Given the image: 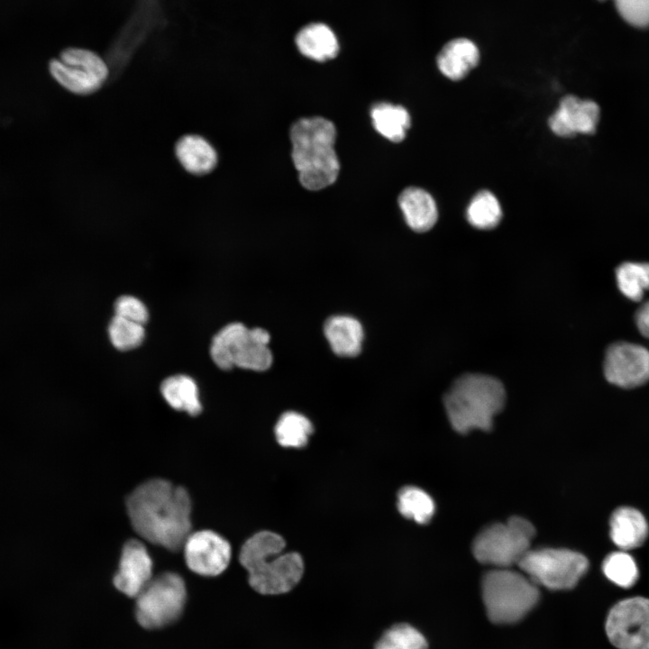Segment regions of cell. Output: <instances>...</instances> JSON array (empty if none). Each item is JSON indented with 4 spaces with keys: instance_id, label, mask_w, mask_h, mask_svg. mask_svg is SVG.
Here are the masks:
<instances>
[{
    "instance_id": "30",
    "label": "cell",
    "mask_w": 649,
    "mask_h": 649,
    "mask_svg": "<svg viewBox=\"0 0 649 649\" xmlns=\"http://www.w3.org/2000/svg\"><path fill=\"white\" fill-rule=\"evenodd\" d=\"M108 334L114 347L125 352L142 344L145 330L143 324L114 315L108 325Z\"/></svg>"
},
{
    "instance_id": "24",
    "label": "cell",
    "mask_w": 649,
    "mask_h": 649,
    "mask_svg": "<svg viewBox=\"0 0 649 649\" xmlns=\"http://www.w3.org/2000/svg\"><path fill=\"white\" fill-rule=\"evenodd\" d=\"M313 433V425L307 417L295 411L281 415L275 425V436L284 447H304Z\"/></svg>"
},
{
    "instance_id": "4",
    "label": "cell",
    "mask_w": 649,
    "mask_h": 649,
    "mask_svg": "<svg viewBox=\"0 0 649 649\" xmlns=\"http://www.w3.org/2000/svg\"><path fill=\"white\" fill-rule=\"evenodd\" d=\"M505 399V389L498 379L470 373L452 383L443 397V405L453 429L465 434L473 429H491Z\"/></svg>"
},
{
    "instance_id": "12",
    "label": "cell",
    "mask_w": 649,
    "mask_h": 649,
    "mask_svg": "<svg viewBox=\"0 0 649 649\" xmlns=\"http://www.w3.org/2000/svg\"><path fill=\"white\" fill-rule=\"evenodd\" d=\"M604 375L611 384L625 388L646 383L649 380V350L626 342L611 344L605 355Z\"/></svg>"
},
{
    "instance_id": "11",
    "label": "cell",
    "mask_w": 649,
    "mask_h": 649,
    "mask_svg": "<svg viewBox=\"0 0 649 649\" xmlns=\"http://www.w3.org/2000/svg\"><path fill=\"white\" fill-rule=\"evenodd\" d=\"M606 635L617 649H649V599L632 597L608 611Z\"/></svg>"
},
{
    "instance_id": "8",
    "label": "cell",
    "mask_w": 649,
    "mask_h": 649,
    "mask_svg": "<svg viewBox=\"0 0 649 649\" xmlns=\"http://www.w3.org/2000/svg\"><path fill=\"white\" fill-rule=\"evenodd\" d=\"M187 589L182 577L164 572L152 578L136 597L135 617L146 629H159L173 624L183 613Z\"/></svg>"
},
{
    "instance_id": "21",
    "label": "cell",
    "mask_w": 649,
    "mask_h": 649,
    "mask_svg": "<svg viewBox=\"0 0 649 649\" xmlns=\"http://www.w3.org/2000/svg\"><path fill=\"white\" fill-rule=\"evenodd\" d=\"M296 43L303 55L316 61L334 59L339 51L334 33L324 23H311L302 28L297 34Z\"/></svg>"
},
{
    "instance_id": "23",
    "label": "cell",
    "mask_w": 649,
    "mask_h": 649,
    "mask_svg": "<svg viewBox=\"0 0 649 649\" xmlns=\"http://www.w3.org/2000/svg\"><path fill=\"white\" fill-rule=\"evenodd\" d=\"M370 117L375 130L393 142L403 141L411 124L410 115L405 107L388 103L374 105Z\"/></svg>"
},
{
    "instance_id": "5",
    "label": "cell",
    "mask_w": 649,
    "mask_h": 649,
    "mask_svg": "<svg viewBox=\"0 0 649 649\" xmlns=\"http://www.w3.org/2000/svg\"><path fill=\"white\" fill-rule=\"evenodd\" d=\"M481 593L487 617L497 625L521 621L540 599L539 586L524 572L510 568L488 571L482 579Z\"/></svg>"
},
{
    "instance_id": "6",
    "label": "cell",
    "mask_w": 649,
    "mask_h": 649,
    "mask_svg": "<svg viewBox=\"0 0 649 649\" xmlns=\"http://www.w3.org/2000/svg\"><path fill=\"white\" fill-rule=\"evenodd\" d=\"M270 341V335L265 329H249L241 323H232L213 337L210 355L215 365L224 370L238 367L264 371L270 369L273 361Z\"/></svg>"
},
{
    "instance_id": "1",
    "label": "cell",
    "mask_w": 649,
    "mask_h": 649,
    "mask_svg": "<svg viewBox=\"0 0 649 649\" xmlns=\"http://www.w3.org/2000/svg\"><path fill=\"white\" fill-rule=\"evenodd\" d=\"M191 505L186 489L163 479L142 483L126 498L134 531L171 552L181 549L191 534Z\"/></svg>"
},
{
    "instance_id": "26",
    "label": "cell",
    "mask_w": 649,
    "mask_h": 649,
    "mask_svg": "<svg viewBox=\"0 0 649 649\" xmlns=\"http://www.w3.org/2000/svg\"><path fill=\"white\" fill-rule=\"evenodd\" d=\"M468 222L475 228L489 230L496 227L502 217L498 198L488 190L478 192L471 200L466 213Z\"/></svg>"
},
{
    "instance_id": "29",
    "label": "cell",
    "mask_w": 649,
    "mask_h": 649,
    "mask_svg": "<svg viewBox=\"0 0 649 649\" xmlns=\"http://www.w3.org/2000/svg\"><path fill=\"white\" fill-rule=\"evenodd\" d=\"M607 579L621 588H630L637 580L639 571L634 558L623 551L608 554L602 564Z\"/></svg>"
},
{
    "instance_id": "10",
    "label": "cell",
    "mask_w": 649,
    "mask_h": 649,
    "mask_svg": "<svg viewBox=\"0 0 649 649\" xmlns=\"http://www.w3.org/2000/svg\"><path fill=\"white\" fill-rule=\"evenodd\" d=\"M49 71L59 85L78 96L94 94L109 76L108 65L101 56L78 47L62 50L50 61Z\"/></svg>"
},
{
    "instance_id": "31",
    "label": "cell",
    "mask_w": 649,
    "mask_h": 649,
    "mask_svg": "<svg viewBox=\"0 0 649 649\" xmlns=\"http://www.w3.org/2000/svg\"><path fill=\"white\" fill-rule=\"evenodd\" d=\"M617 10L628 23L636 27L649 26V0H614Z\"/></svg>"
},
{
    "instance_id": "19",
    "label": "cell",
    "mask_w": 649,
    "mask_h": 649,
    "mask_svg": "<svg viewBox=\"0 0 649 649\" xmlns=\"http://www.w3.org/2000/svg\"><path fill=\"white\" fill-rule=\"evenodd\" d=\"M398 205L408 226L418 233L430 230L438 212L432 196L423 188L408 187L398 197Z\"/></svg>"
},
{
    "instance_id": "33",
    "label": "cell",
    "mask_w": 649,
    "mask_h": 649,
    "mask_svg": "<svg viewBox=\"0 0 649 649\" xmlns=\"http://www.w3.org/2000/svg\"><path fill=\"white\" fill-rule=\"evenodd\" d=\"M635 321L641 334L649 339V301L642 304L637 309Z\"/></svg>"
},
{
    "instance_id": "13",
    "label": "cell",
    "mask_w": 649,
    "mask_h": 649,
    "mask_svg": "<svg viewBox=\"0 0 649 649\" xmlns=\"http://www.w3.org/2000/svg\"><path fill=\"white\" fill-rule=\"evenodd\" d=\"M182 548L187 566L201 576L220 575L226 570L231 561L230 544L212 530L191 533Z\"/></svg>"
},
{
    "instance_id": "3",
    "label": "cell",
    "mask_w": 649,
    "mask_h": 649,
    "mask_svg": "<svg viewBox=\"0 0 649 649\" xmlns=\"http://www.w3.org/2000/svg\"><path fill=\"white\" fill-rule=\"evenodd\" d=\"M291 157L301 185L312 191L334 184L340 171L336 128L324 117L301 118L290 127Z\"/></svg>"
},
{
    "instance_id": "7",
    "label": "cell",
    "mask_w": 649,
    "mask_h": 649,
    "mask_svg": "<svg viewBox=\"0 0 649 649\" xmlns=\"http://www.w3.org/2000/svg\"><path fill=\"white\" fill-rule=\"evenodd\" d=\"M535 534V527L528 520L513 516L506 523L484 528L473 541V555L481 563L510 568L518 564L530 550Z\"/></svg>"
},
{
    "instance_id": "32",
    "label": "cell",
    "mask_w": 649,
    "mask_h": 649,
    "mask_svg": "<svg viewBox=\"0 0 649 649\" xmlns=\"http://www.w3.org/2000/svg\"><path fill=\"white\" fill-rule=\"evenodd\" d=\"M115 315L145 324L149 319V313L142 301L133 296H121L114 303Z\"/></svg>"
},
{
    "instance_id": "20",
    "label": "cell",
    "mask_w": 649,
    "mask_h": 649,
    "mask_svg": "<svg viewBox=\"0 0 649 649\" xmlns=\"http://www.w3.org/2000/svg\"><path fill=\"white\" fill-rule=\"evenodd\" d=\"M610 537L620 549L639 547L648 535V524L643 514L630 507L616 509L609 521Z\"/></svg>"
},
{
    "instance_id": "22",
    "label": "cell",
    "mask_w": 649,
    "mask_h": 649,
    "mask_svg": "<svg viewBox=\"0 0 649 649\" xmlns=\"http://www.w3.org/2000/svg\"><path fill=\"white\" fill-rule=\"evenodd\" d=\"M160 392L167 403L178 411H184L192 416L202 411L197 385L187 375L167 378L160 385Z\"/></svg>"
},
{
    "instance_id": "28",
    "label": "cell",
    "mask_w": 649,
    "mask_h": 649,
    "mask_svg": "<svg viewBox=\"0 0 649 649\" xmlns=\"http://www.w3.org/2000/svg\"><path fill=\"white\" fill-rule=\"evenodd\" d=\"M425 635L415 626L400 623L386 630L375 644V649H427Z\"/></svg>"
},
{
    "instance_id": "14",
    "label": "cell",
    "mask_w": 649,
    "mask_h": 649,
    "mask_svg": "<svg viewBox=\"0 0 649 649\" xmlns=\"http://www.w3.org/2000/svg\"><path fill=\"white\" fill-rule=\"evenodd\" d=\"M599 121V107L590 99L569 95L562 98L557 110L549 118L551 130L561 137L592 134Z\"/></svg>"
},
{
    "instance_id": "15",
    "label": "cell",
    "mask_w": 649,
    "mask_h": 649,
    "mask_svg": "<svg viewBox=\"0 0 649 649\" xmlns=\"http://www.w3.org/2000/svg\"><path fill=\"white\" fill-rule=\"evenodd\" d=\"M152 560L145 545L136 539L128 540L122 549L113 583L122 593L136 598L152 579Z\"/></svg>"
},
{
    "instance_id": "16",
    "label": "cell",
    "mask_w": 649,
    "mask_h": 649,
    "mask_svg": "<svg viewBox=\"0 0 649 649\" xmlns=\"http://www.w3.org/2000/svg\"><path fill=\"white\" fill-rule=\"evenodd\" d=\"M175 156L180 166L195 176L212 172L218 162L215 147L205 137L198 134H186L175 144Z\"/></svg>"
},
{
    "instance_id": "9",
    "label": "cell",
    "mask_w": 649,
    "mask_h": 649,
    "mask_svg": "<svg viewBox=\"0 0 649 649\" xmlns=\"http://www.w3.org/2000/svg\"><path fill=\"white\" fill-rule=\"evenodd\" d=\"M538 586L552 590L574 588L589 568L587 558L567 549H530L517 564Z\"/></svg>"
},
{
    "instance_id": "27",
    "label": "cell",
    "mask_w": 649,
    "mask_h": 649,
    "mask_svg": "<svg viewBox=\"0 0 649 649\" xmlns=\"http://www.w3.org/2000/svg\"><path fill=\"white\" fill-rule=\"evenodd\" d=\"M398 509L405 517L426 524L434 513V503L423 489L408 486L398 492Z\"/></svg>"
},
{
    "instance_id": "2",
    "label": "cell",
    "mask_w": 649,
    "mask_h": 649,
    "mask_svg": "<svg viewBox=\"0 0 649 649\" xmlns=\"http://www.w3.org/2000/svg\"><path fill=\"white\" fill-rule=\"evenodd\" d=\"M284 539L278 534L261 531L251 536L241 548L239 560L248 571L250 586L262 595L290 591L303 576L299 553H283Z\"/></svg>"
},
{
    "instance_id": "17",
    "label": "cell",
    "mask_w": 649,
    "mask_h": 649,
    "mask_svg": "<svg viewBox=\"0 0 649 649\" xmlns=\"http://www.w3.org/2000/svg\"><path fill=\"white\" fill-rule=\"evenodd\" d=\"M480 60L477 45L468 38H456L446 42L436 58L440 72L451 80H461Z\"/></svg>"
},
{
    "instance_id": "18",
    "label": "cell",
    "mask_w": 649,
    "mask_h": 649,
    "mask_svg": "<svg viewBox=\"0 0 649 649\" xmlns=\"http://www.w3.org/2000/svg\"><path fill=\"white\" fill-rule=\"evenodd\" d=\"M324 334L333 352L341 357H355L361 351L363 328L350 315H333L324 325Z\"/></svg>"
},
{
    "instance_id": "25",
    "label": "cell",
    "mask_w": 649,
    "mask_h": 649,
    "mask_svg": "<svg viewBox=\"0 0 649 649\" xmlns=\"http://www.w3.org/2000/svg\"><path fill=\"white\" fill-rule=\"evenodd\" d=\"M620 292L632 301H640L649 289V263L624 262L616 269Z\"/></svg>"
}]
</instances>
